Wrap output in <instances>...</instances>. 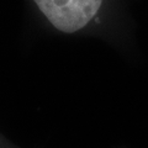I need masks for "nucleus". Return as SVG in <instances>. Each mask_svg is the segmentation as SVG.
Returning a JSON list of instances; mask_svg holds the SVG:
<instances>
[{
	"mask_svg": "<svg viewBox=\"0 0 148 148\" xmlns=\"http://www.w3.org/2000/svg\"><path fill=\"white\" fill-rule=\"evenodd\" d=\"M43 16L56 29L73 34L94 18L103 0H34Z\"/></svg>",
	"mask_w": 148,
	"mask_h": 148,
	"instance_id": "nucleus-1",
	"label": "nucleus"
}]
</instances>
